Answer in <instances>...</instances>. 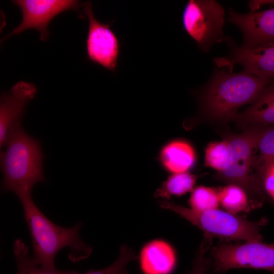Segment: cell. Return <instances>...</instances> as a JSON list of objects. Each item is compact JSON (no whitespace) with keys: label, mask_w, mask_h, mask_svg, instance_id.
<instances>
[{"label":"cell","mask_w":274,"mask_h":274,"mask_svg":"<svg viewBox=\"0 0 274 274\" xmlns=\"http://www.w3.org/2000/svg\"><path fill=\"white\" fill-rule=\"evenodd\" d=\"M215 62L210 79L196 91L200 112L209 119L232 120L240 107L252 104L272 83L244 70L233 73V65L225 57L216 58Z\"/></svg>","instance_id":"obj_1"},{"label":"cell","mask_w":274,"mask_h":274,"mask_svg":"<svg viewBox=\"0 0 274 274\" xmlns=\"http://www.w3.org/2000/svg\"><path fill=\"white\" fill-rule=\"evenodd\" d=\"M1 150L4 192H13L20 198L31 195L36 184L46 181L43 167L45 155L41 141L29 135L21 122L11 130Z\"/></svg>","instance_id":"obj_2"},{"label":"cell","mask_w":274,"mask_h":274,"mask_svg":"<svg viewBox=\"0 0 274 274\" xmlns=\"http://www.w3.org/2000/svg\"><path fill=\"white\" fill-rule=\"evenodd\" d=\"M32 242L33 257L42 266L56 268L55 258L62 249H70L69 259L74 262L89 257L92 248L80 237L81 222L72 227L58 226L50 220L34 202L31 195L19 198Z\"/></svg>","instance_id":"obj_3"},{"label":"cell","mask_w":274,"mask_h":274,"mask_svg":"<svg viewBox=\"0 0 274 274\" xmlns=\"http://www.w3.org/2000/svg\"><path fill=\"white\" fill-rule=\"evenodd\" d=\"M162 208L175 212L202 230L206 235L226 241H262L260 231L267 219L251 221L243 217L214 209L198 211L167 200L159 202Z\"/></svg>","instance_id":"obj_4"},{"label":"cell","mask_w":274,"mask_h":274,"mask_svg":"<svg viewBox=\"0 0 274 274\" xmlns=\"http://www.w3.org/2000/svg\"><path fill=\"white\" fill-rule=\"evenodd\" d=\"M268 126H252L242 133L227 136L225 140L229 150V161L225 168L215 175L220 181L242 188L254 208L261 206L267 199L254 181L251 164L254 152Z\"/></svg>","instance_id":"obj_5"},{"label":"cell","mask_w":274,"mask_h":274,"mask_svg":"<svg viewBox=\"0 0 274 274\" xmlns=\"http://www.w3.org/2000/svg\"><path fill=\"white\" fill-rule=\"evenodd\" d=\"M225 19L224 8L214 0L188 1L182 17L185 31L206 53L214 45L225 42Z\"/></svg>","instance_id":"obj_6"},{"label":"cell","mask_w":274,"mask_h":274,"mask_svg":"<svg viewBox=\"0 0 274 274\" xmlns=\"http://www.w3.org/2000/svg\"><path fill=\"white\" fill-rule=\"evenodd\" d=\"M210 253L216 272L246 268L264 269L274 274V244L262 241L223 244L211 248Z\"/></svg>","instance_id":"obj_7"},{"label":"cell","mask_w":274,"mask_h":274,"mask_svg":"<svg viewBox=\"0 0 274 274\" xmlns=\"http://www.w3.org/2000/svg\"><path fill=\"white\" fill-rule=\"evenodd\" d=\"M83 12L88 20V31L86 40L88 59L112 72L116 71L120 51V44L110 24H104L94 16L92 4H83Z\"/></svg>","instance_id":"obj_8"},{"label":"cell","mask_w":274,"mask_h":274,"mask_svg":"<svg viewBox=\"0 0 274 274\" xmlns=\"http://www.w3.org/2000/svg\"><path fill=\"white\" fill-rule=\"evenodd\" d=\"M12 2L20 8L22 20L2 41L30 28L38 30L41 40L46 41L49 37L48 25L51 20L62 12L76 10L80 7L79 1L75 0H16Z\"/></svg>","instance_id":"obj_9"},{"label":"cell","mask_w":274,"mask_h":274,"mask_svg":"<svg viewBox=\"0 0 274 274\" xmlns=\"http://www.w3.org/2000/svg\"><path fill=\"white\" fill-rule=\"evenodd\" d=\"M225 42L230 48L225 57L233 65L239 64L243 70L258 78L272 83L274 81V41L252 48L238 46L228 37Z\"/></svg>","instance_id":"obj_10"},{"label":"cell","mask_w":274,"mask_h":274,"mask_svg":"<svg viewBox=\"0 0 274 274\" xmlns=\"http://www.w3.org/2000/svg\"><path fill=\"white\" fill-rule=\"evenodd\" d=\"M227 21L237 26L243 35L241 47L252 48L274 41V8L238 13L228 9Z\"/></svg>","instance_id":"obj_11"},{"label":"cell","mask_w":274,"mask_h":274,"mask_svg":"<svg viewBox=\"0 0 274 274\" xmlns=\"http://www.w3.org/2000/svg\"><path fill=\"white\" fill-rule=\"evenodd\" d=\"M37 92L32 83L19 81L0 98V147L3 148L11 130L21 122L25 108Z\"/></svg>","instance_id":"obj_12"},{"label":"cell","mask_w":274,"mask_h":274,"mask_svg":"<svg viewBox=\"0 0 274 274\" xmlns=\"http://www.w3.org/2000/svg\"><path fill=\"white\" fill-rule=\"evenodd\" d=\"M139 260L144 274H170L176 264L174 249L170 244L160 239L146 244L141 250Z\"/></svg>","instance_id":"obj_13"},{"label":"cell","mask_w":274,"mask_h":274,"mask_svg":"<svg viewBox=\"0 0 274 274\" xmlns=\"http://www.w3.org/2000/svg\"><path fill=\"white\" fill-rule=\"evenodd\" d=\"M246 129L254 125L274 124V83L268 85L250 106L232 118Z\"/></svg>","instance_id":"obj_14"},{"label":"cell","mask_w":274,"mask_h":274,"mask_svg":"<svg viewBox=\"0 0 274 274\" xmlns=\"http://www.w3.org/2000/svg\"><path fill=\"white\" fill-rule=\"evenodd\" d=\"M274 162V124L268 125L262 135L254 152L251 175L257 186L264 191L263 178L269 166Z\"/></svg>","instance_id":"obj_15"},{"label":"cell","mask_w":274,"mask_h":274,"mask_svg":"<svg viewBox=\"0 0 274 274\" xmlns=\"http://www.w3.org/2000/svg\"><path fill=\"white\" fill-rule=\"evenodd\" d=\"M160 160L164 167L174 174L185 173L193 164L195 155L192 147L182 141H173L161 150Z\"/></svg>","instance_id":"obj_16"},{"label":"cell","mask_w":274,"mask_h":274,"mask_svg":"<svg viewBox=\"0 0 274 274\" xmlns=\"http://www.w3.org/2000/svg\"><path fill=\"white\" fill-rule=\"evenodd\" d=\"M13 253L16 262V274H75L76 271L50 269L41 265L28 254V248L21 239H17L13 244Z\"/></svg>","instance_id":"obj_17"},{"label":"cell","mask_w":274,"mask_h":274,"mask_svg":"<svg viewBox=\"0 0 274 274\" xmlns=\"http://www.w3.org/2000/svg\"><path fill=\"white\" fill-rule=\"evenodd\" d=\"M195 182L193 175L186 172L174 174L156 190L154 196L168 199L172 195H183L193 189Z\"/></svg>","instance_id":"obj_18"},{"label":"cell","mask_w":274,"mask_h":274,"mask_svg":"<svg viewBox=\"0 0 274 274\" xmlns=\"http://www.w3.org/2000/svg\"><path fill=\"white\" fill-rule=\"evenodd\" d=\"M218 193L220 204L226 211L236 214L249 210L250 206L248 197L239 186L227 185Z\"/></svg>","instance_id":"obj_19"},{"label":"cell","mask_w":274,"mask_h":274,"mask_svg":"<svg viewBox=\"0 0 274 274\" xmlns=\"http://www.w3.org/2000/svg\"><path fill=\"white\" fill-rule=\"evenodd\" d=\"M189 203L190 208L198 211L217 209L220 204L218 193L213 188L198 186L193 190Z\"/></svg>","instance_id":"obj_20"},{"label":"cell","mask_w":274,"mask_h":274,"mask_svg":"<svg viewBox=\"0 0 274 274\" xmlns=\"http://www.w3.org/2000/svg\"><path fill=\"white\" fill-rule=\"evenodd\" d=\"M205 165L215 169L217 172L223 170L229 159V150L227 142H212L205 151Z\"/></svg>","instance_id":"obj_21"},{"label":"cell","mask_w":274,"mask_h":274,"mask_svg":"<svg viewBox=\"0 0 274 274\" xmlns=\"http://www.w3.org/2000/svg\"><path fill=\"white\" fill-rule=\"evenodd\" d=\"M138 258L131 248L123 245L118 258L108 267L97 270L90 269L83 273L77 272L75 274H128L127 264Z\"/></svg>","instance_id":"obj_22"},{"label":"cell","mask_w":274,"mask_h":274,"mask_svg":"<svg viewBox=\"0 0 274 274\" xmlns=\"http://www.w3.org/2000/svg\"><path fill=\"white\" fill-rule=\"evenodd\" d=\"M212 243V238L204 236L197 251L193 268L190 271V274H208L211 261L206 257L205 254L211 248Z\"/></svg>","instance_id":"obj_23"},{"label":"cell","mask_w":274,"mask_h":274,"mask_svg":"<svg viewBox=\"0 0 274 274\" xmlns=\"http://www.w3.org/2000/svg\"><path fill=\"white\" fill-rule=\"evenodd\" d=\"M263 187L268 198L274 201V162L269 166L264 175Z\"/></svg>","instance_id":"obj_24"},{"label":"cell","mask_w":274,"mask_h":274,"mask_svg":"<svg viewBox=\"0 0 274 274\" xmlns=\"http://www.w3.org/2000/svg\"><path fill=\"white\" fill-rule=\"evenodd\" d=\"M187 274H190V272L189 273H187Z\"/></svg>","instance_id":"obj_25"}]
</instances>
